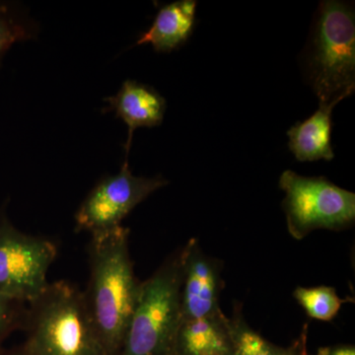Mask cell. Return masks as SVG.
Wrapping results in <instances>:
<instances>
[{"label": "cell", "mask_w": 355, "mask_h": 355, "mask_svg": "<svg viewBox=\"0 0 355 355\" xmlns=\"http://www.w3.org/2000/svg\"><path fill=\"white\" fill-rule=\"evenodd\" d=\"M23 347L32 355H107L84 302L69 282L49 284L27 304Z\"/></svg>", "instance_id": "7a4b0ae2"}, {"label": "cell", "mask_w": 355, "mask_h": 355, "mask_svg": "<svg viewBox=\"0 0 355 355\" xmlns=\"http://www.w3.org/2000/svg\"><path fill=\"white\" fill-rule=\"evenodd\" d=\"M338 104H320L309 119L289 128L288 147L299 162H314L321 159L330 161L335 157L331 144V114Z\"/></svg>", "instance_id": "7c38bea8"}, {"label": "cell", "mask_w": 355, "mask_h": 355, "mask_svg": "<svg viewBox=\"0 0 355 355\" xmlns=\"http://www.w3.org/2000/svg\"><path fill=\"white\" fill-rule=\"evenodd\" d=\"M233 355H300V342L282 347L263 338L245 323L239 313L230 319Z\"/></svg>", "instance_id": "5bb4252c"}, {"label": "cell", "mask_w": 355, "mask_h": 355, "mask_svg": "<svg viewBox=\"0 0 355 355\" xmlns=\"http://www.w3.org/2000/svg\"><path fill=\"white\" fill-rule=\"evenodd\" d=\"M279 187L286 193L282 207L287 229L301 240L317 229L338 230L355 219V195L324 177H303L291 170L282 173Z\"/></svg>", "instance_id": "5b68a950"}, {"label": "cell", "mask_w": 355, "mask_h": 355, "mask_svg": "<svg viewBox=\"0 0 355 355\" xmlns=\"http://www.w3.org/2000/svg\"><path fill=\"white\" fill-rule=\"evenodd\" d=\"M174 355H233L230 318L223 312L182 321Z\"/></svg>", "instance_id": "30bf717a"}, {"label": "cell", "mask_w": 355, "mask_h": 355, "mask_svg": "<svg viewBox=\"0 0 355 355\" xmlns=\"http://www.w3.org/2000/svg\"><path fill=\"white\" fill-rule=\"evenodd\" d=\"M39 27L15 2L0 1V67L13 44L36 38Z\"/></svg>", "instance_id": "4fadbf2b"}, {"label": "cell", "mask_w": 355, "mask_h": 355, "mask_svg": "<svg viewBox=\"0 0 355 355\" xmlns=\"http://www.w3.org/2000/svg\"><path fill=\"white\" fill-rule=\"evenodd\" d=\"M0 355H32L25 349L24 347L20 345V347H15V349L8 350V352H3Z\"/></svg>", "instance_id": "d6986e66"}, {"label": "cell", "mask_w": 355, "mask_h": 355, "mask_svg": "<svg viewBox=\"0 0 355 355\" xmlns=\"http://www.w3.org/2000/svg\"><path fill=\"white\" fill-rule=\"evenodd\" d=\"M130 230L121 227L91 236L90 277L83 291L86 309L107 355H120L140 284L133 272Z\"/></svg>", "instance_id": "6da1fadb"}, {"label": "cell", "mask_w": 355, "mask_h": 355, "mask_svg": "<svg viewBox=\"0 0 355 355\" xmlns=\"http://www.w3.org/2000/svg\"><path fill=\"white\" fill-rule=\"evenodd\" d=\"M0 207V295L29 304L48 287L46 273L58 256L51 240L26 234Z\"/></svg>", "instance_id": "8992f818"}, {"label": "cell", "mask_w": 355, "mask_h": 355, "mask_svg": "<svg viewBox=\"0 0 355 355\" xmlns=\"http://www.w3.org/2000/svg\"><path fill=\"white\" fill-rule=\"evenodd\" d=\"M326 355H355L354 347L352 345H345V347H338L336 349L327 350Z\"/></svg>", "instance_id": "e0dca14e"}, {"label": "cell", "mask_w": 355, "mask_h": 355, "mask_svg": "<svg viewBox=\"0 0 355 355\" xmlns=\"http://www.w3.org/2000/svg\"><path fill=\"white\" fill-rule=\"evenodd\" d=\"M221 265L203 253L197 240L183 248L182 319H200L220 312Z\"/></svg>", "instance_id": "ba28073f"}, {"label": "cell", "mask_w": 355, "mask_h": 355, "mask_svg": "<svg viewBox=\"0 0 355 355\" xmlns=\"http://www.w3.org/2000/svg\"><path fill=\"white\" fill-rule=\"evenodd\" d=\"M183 249L146 282L128 323L120 355H174L182 321Z\"/></svg>", "instance_id": "3957f363"}, {"label": "cell", "mask_w": 355, "mask_h": 355, "mask_svg": "<svg viewBox=\"0 0 355 355\" xmlns=\"http://www.w3.org/2000/svg\"><path fill=\"white\" fill-rule=\"evenodd\" d=\"M168 184L160 176H135L125 159L118 174L103 178L84 198L76 214V230L93 236L121 227L137 205Z\"/></svg>", "instance_id": "52a82bcc"}, {"label": "cell", "mask_w": 355, "mask_h": 355, "mask_svg": "<svg viewBox=\"0 0 355 355\" xmlns=\"http://www.w3.org/2000/svg\"><path fill=\"white\" fill-rule=\"evenodd\" d=\"M104 101L108 103V107L103 112H114L116 118L128 125L125 159L130 153L135 130L160 125L167 107L164 97L155 89L132 79L123 81L118 93L105 98Z\"/></svg>", "instance_id": "9c48e42d"}, {"label": "cell", "mask_w": 355, "mask_h": 355, "mask_svg": "<svg viewBox=\"0 0 355 355\" xmlns=\"http://www.w3.org/2000/svg\"><path fill=\"white\" fill-rule=\"evenodd\" d=\"M294 297L302 306L308 316L321 321H331L338 315L343 303L350 299H342L335 288L328 286L297 287Z\"/></svg>", "instance_id": "9a60e30c"}, {"label": "cell", "mask_w": 355, "mask_h": 355, "mask_svg": "<svg viewBox=\"0 0 355 355\" xmlns=\"http://www.w3.org/2000/svg\"><path fill=\"white\" fill-rule=\"evenodd\" d=\"M198 2L180 0L159 9L153 25L140 36V44H151L157 53H171L190 38L196 23Z\"/></svg>", "instance_id": "8fae6325"}, {"label": "cell", "mask_w": 355, "mask_h": 355, "mask_svg": "<svg viewBox=\"0 0 355 355\" xmlns=\"http://www.w3.org/2000/svg\"><path fill=\"white\" fill-rule=\"evenodd\" d=\"M307 331H308V324H304L303 327L302 333H301L300 338H299V342H300V355H309L308 354L307 349Z\"/></svg>", "instance_id": "ac0fdd59"}, {"label": "cell", "mask_w": 355, "mask_h": 355, "mask_svg": "<svg viewBox=\"0 0 355 355\" xmlns=\"http://www.w3.org/2000/svg\"><path fill=\"white\" fill-rule=\"evenodd\" d=\"M27 304L14 299L0 295V354L2 345L13 331L24 327Z\"/></svg>", "instance_id": "2e32d148"}, {"label": "cell", "mask_w": 355, "mask_h": 355, "mask_svg": "<svg viewBox=\"0 0 355 355\" xmlns=\"http://www.w3.org/2000/svg\"><path fill=\"white\" fill-rule=\"evenodd\" d=\"M306 62L320 104L340 103L354 92V7L336 0L320 3Z\"/></svg>", "instance_id": "277c9868"}]
</instances>
